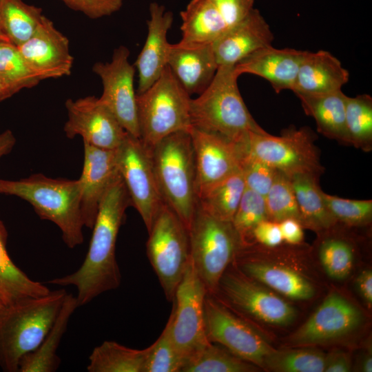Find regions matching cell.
<instances>
[{
    "instance_id": "1",
    "label": "cell",
    "mask_w": 372,
    "mask_h": 372,
    "mask_svg": "<svg viewBox=\"0 0 372 372\" xmlns=\"http://www.w3.org/2000/svg\"><path fill=\"white\" fill-rule=\"evenodd\" d=\"M130 205L128 192L119 174L100 202L83 263L73 273L48 281L61 287H75L79 307L119 287L121 273L116 258V243L125 211Z\"/></svg>"
},
{
    "instance_id": "2",
    "label": "cell",
    "mask_w": 372,
    "mask_h": 372,
    "mask_svg": "<svg viewBox=\"0 0 372 372\" xmlns=\"http://www.w3.org/2000/svg\"><path fill=\"white\" fill-rule=\"evenodd\" d=\"M234 67L218 66L207 88L197 98L191 99L189 115L192 127L239 143L247 138L249 132H267L248 110Z\"/></svg>"
},
{
    "instance_id": "3",
    "label": "cell",
    "mask_w": 372,
    "mask_h": 372,
    "mask_svg": "<svg viewBox=\"0 0 372 372\" xmlns=\"http://www.w3.org/2000/svg\"><path fill=\"white\" fill-rule=\"evenodd\" d=\"M0 194L28 202L41 219L59 228L69 248L83 243L84 224L79 180L52 178L42 174L15 180L0 179Z\"/></svg>"
},
{
    "instance_id": "4",
    "label": "cell",
    "mask_w": 372,
    "mask_h": 372,
    "mask_svg": "<svg viewBox=\"0 0 372 372\" xmlns=\"http://www.w3.org/2000/svg\"><path fill=\"white\" fill-rule=\"evenodd\" d=\"M67 293L61 288L6 306L0 314V368L3 371L18 372L21 359L39 345L51 328Z\"/></svg>"
},
{
    "instance_id": "5",
    "label": "cell",
    "mask_w": 372,
    "mask_h": 372,
    "mask_svg": "<svg viewBox=\"0 0 372 372\" xmlns=\"http://www.w3.org/2000/svg\"><path fill=\"white\" fill-rule=\"evenodd\" d=\"M149 152L163 201L189 229L198 201L194 153L189 132L172 134L154 145Z\"/></svg>"
},
{
    "instance_id": "6",
    "label": "cell",
    "mask_w": 372,
    "mask_h": 372,
    "mask_svg": "<svg viewBox=\"0 0 372 372\" xmlns=\"http://www.w3.org/2000/svg\"><path fill=\"white\" fill-rule=\"evenodd\" d=\"M190 96L168 65L147 90L136 94L139 139L145 147L150 149L172 134L190 132Z\"/></svg>"
},
{
    "instance_id": "7",
    "label": "cell",
    "mask_w": 372,
    "mask_h": 372,
    "mask_svg": "<svg viewBox=\"0 0 372 372\" xmlns=\"http://www.w3.org/2000/svg\"><path fill=\"white\" fill-rule=\"evenodd\" d=\"M188 231L192 262L207 293L213 294L242 247L240 236L231 222L218 219L198 205Z\"/></svg>"
},
{
    "instance_id": "8",
    "label": "cell",
    "mask_w": 372,
    "mask_h": 372,
    "mask_svg": "<svg viewBox=\"0 0 372 372\" xmlns=\"http://www.w3.org/2000/svg\"><path fill=\"white\" fill-rule=\"evenodd\" d=\"M148 234L147 256L167 300L173 301L190 260L188 229L178 215L164 204Z\"/></svg>"
},
{
    "instance_id": "9",
    "label": "cell",
    "mask_w": 372,
    "mask_h": 372,
    "mask_svg": "<svg viewBox=\"0 0 372 372\" xmlns=\"http://www.w3.org/2000/svg\"><path fill=\"white\" fill-rule=\"evenodd\" d=\"M315 138L309 127L297 129L291 126L278 136L269 133L249 132L247 146L257 158L289 178L296 174L320 178L324 168L315 145Z\"/></svg>"
},
{
    "instance_id": "10",
    "label": "cell",
    "mask_w": 372,
    "mask_h": 372,
    "mask_svg": "<svg viewBox=\"0 0 372 372\" xmlns=\"http://www.w3.org/2000/svg\"><path fill=\"white\" fill-rule=\"evenodd\" d=\"M228 308L275 325H287L296 316L282 298L265 289L238 268L227 269L211 294Z\"/></svg>"
},
{
    "instance_id": "11",
    "label": "cell",
    "mask_w": 372,
    "mask_h": 372,
    "mask_svg": "<svg viewBox=\"0 0 372 372\" xmlns=\"http://www.w3.org/2000/svg\"><path fill=\"white\" fill-rule=\"evenodd\" d=\"M207 291L191 260L178 284L169 318L171 333L177 350L185 362L209 342L204 316ZM184 363V364H185Z\"/></svg>"
},
{
    "instance_id": "12",
    "label": "cell",
    "mask_w": 372,
    "mask_h": 372,
    "mask_svg": "<svg viewBox=\"0 0 372 372\" xmlns=\"http://www.w3.org/2000/svg\"><path fill=\"white\" fill-rule=\"evenodd\" d=\"M116 157L132 205L139 213L148 232L165 204L156 183L149 149L138 138L127 133L116 149Z\"/></svg>"
},
{
    "instance_id": "13",
    "label": "cell",
    "mask_w": 372,
    "mask_h": 372,
    "mask_svg": "<svg viewBox=\"0 0 372 372\" xmlns=\"http://www.w3.org/2000/svg\"><path fill=\"white\" fill-rule=\"evenodd\" d=\"M204 316L209 342L220 344L237 357L263 368L265 358L274 349L248 322L209 293L205 298Z\"/></svg>"
},
{
    "instance_id": "14",
    "label": "cell",
    "mask_w": 372,
    "mask_h": 372,
    "mask_svg": "<svg viewBox=\"0 0 372 372\" xmlns=\"http://www.w3.org/2000/svg\"><path fill=\"white\" fill-rule=\"evenodd\" d=\"M130 50L116 48L110 62H97L92 71L102 82L103 92L99 98L115 116L124 130L139 138L136 92L134 79L135 68L129 62Z\"/></svg>"
},
{
    "instance_id": "15",
    "label": "cell",
    "mask_w": 372,
    "mask_h": 372,
    "mask_svg": "<svg viewBox=\"0 0 372 372\" xmlns=\"http://www.w3.org/2000/svg\"><path fill=\"white\" fill-rule=\"evenodd\" d=\"M65 105L68 118L63 130L68 138L80 136L83 143L110 150L122 143L127 132L99 98L68 99Z\"/></svg>"
},
{
    "instance_id": "16",
    "label": "cell",
    "mask_w": 372,
    "mask_h": 372,
    "mask_svg": "<svg viewBox=\"0 0 372 372\" xmlns=\"http://www.w3.org/2000/svg\"><path fill=\"white\" fill-rule=\"evenodd\" d=\"M362 318L360 311L344 297L330 293L287 344L306 347L339 339L356 329Z\"/></svg>"
},
{
    "instance_id": "17",
    "label": "cell",
    "mask_w": 372,
    "mask_h": 372,
    "mask_svg": "<svg viewBox=\"0 0 372 372\" xmlns=\"http://www.w3.org/2000/svg\"><path fill=\"white\" fill-rule=\"evenodd\" d=\"M17 48L41 81L71 74L70 41L45 15L32 35Z\"/></svg>"
},
{
    "instance_id": "18",
    "label": "cell",
    "mask_w": 372,
    "mask_h": 372,
    "mask_svg": "<svg viewBox=\"0 0 372 372\" xmlns=\"http://www.w3.org/2000/svg\"><path fill=\"white\" fill-rule=\"evenodd\" d=\"M194 153L197 198L205 191L240 171L236 143L194 127L189 132Z\"/></svg>"
},
{
    "instance_id": "19",
    "label": "cell",
    "mask_w": 372,
    "mask_h": 372,
    "mask_svg": "<svg viewBox=\"0 0 372 372\" xmlns=\"http://www.w3.org/2000/svg\"><path fill=\"white\" fill-rule=\"evenodd\" d=\"M84 159L79 178L81 210L84 227L92 229L100 202L119 176L116 149H105L83 143Z\"/></svg>"
},
{
    "instance_id": "20",
    "label": "cell",
    "mask_w": 372,
    "mask_h": 372,
    "mask_svg": "<svg viewBox=\"0 0 372 372\" xmlns=\"http://www.w3.org/2000/svg\"><path fill=\"white\" fill-rule=\"evenodd\" d=\"M149 10L147 38L134 63L138 74L136 94L144 92L160 77L167 65L171 45L167 34L172 25V12L156 2L150 3Z\"/></svg>"
},
{
    "instance_id": "21",
    "label": "cell",
    "mask_w": 372,
    "mask_h": 372,
    "mask_svg": "<svg viewBox=\"0 0 372 372\" xmlns=\"http://www.w3.org/2000/svg\"><path fill=\"white\" fill-rule=\"evenodd\" d=\"M167 65L189 96L201 94L218 68L213 43L181 41L170 45Z\"/></svg>"
},
{
    "instance_id": "22",
    "label": "cell",
    "mask_w": 372,
    "mask_h": 372,
    "mask_svg": "<svg viewBox=\"0 0 372 372\" xmlns=\"http://www.w3.org/2000/svg\"><path fill=\"white\" fill-rule=\"evenodd\" d=\"M273 40L269 25L260 11L254 8L213 43L217 63L234 66L256 50L271 45Z\"/></svg>"
},
{
    "instance_id": "23",
    "label": "cell",
    "mask_w": 372,
    "mask_h": 372,
    "mask_svg": "<svg viewBox=\"0 0 372 372\" xmlns=\"http://www.w3.org/2000/svg\"><path fill=\"white\" fill-rule=\"evenodd\" d=\"M306 52L269 45L249 54L236 64L234 69L238 76L248 73L266 79L276 93L285 90L293 91Z\"/></svg>"
},
{
    "instance_id": "24",
    "label": "cell",
    "mask_w": 372,
    "mask_h": 372,
    "mask_svg": "<svg viewBox=\"0 0 372 372\" xmlns=\"http://www.w3.org/2000/svg\"><path fill=\"white\" fill-rule=\"evenodd\" d=\"M349 73L341 62L326 50L306 52L293 92L295 94H324L342 90Z\"/></svg>"
},
{
    "instance_id": "25",
    "label": "cell",
    "mask_w": 372,
    "mask_h": 372,
    "mask_svg": "<svg viewBox=\"0 0 372 372\" xmlns=\"http://www.w3.org/2000/svg\"><path fill=\"white\" fill-rule=\"evenodd\" d=\"M234 261L243 274L289 298L306 300L315 293L313 285L306 278L287 267L267 264L238 254Z\"/></svg>"
},
{
    "instance_id": "26",
    "label": "cell",
    "mask_w": 372,
    "mask_h": 372,
    "mask_svg": "<svg viewBox=\"0 0 372 372\" xmlns=\"http://www.w3.org/2000/svg\"><path fill=\"white\" fill-rule=\"evenodd\" d=\"M296 94L305 114L315 119L318 132L342 144L351 145L345 118L347 96L342 90L324 94Z\"/></svg>"
},
{
    "instance_id": "27",
    "label": "cell",
    "mask_w": 372,
    "mask_h": 372,
    "mask_svg": "<svg viewBox=\"0 0 372 372\" xmlns=\"http://www.w3.org/2000/svg\"><path fill=\"white\" fill-rule=\"evenodd\" d=\"M79 307L76 296L67 293L51 328L39 345L21 359L18 372H54L59 369L61 359L57 350L70 319Z\"/></svg>"
},
{
    "instance_id": "28",
    "label": "cell",
    "mask_w": 372,
    "mask_h": 372,
    "mask_svg": "<svg viewBox=\"0 0 372 372\" xmlns=\"http://www.w3.org/2000/svg\"><path fill=\"white\" fill-rule=\"evenodd\" d=\"M7 230L0 220V299L6 306L48 294L50 290L31 279L11 260L6 249Z\"/></svg>"
},
{
    "instance_id": "29",
    "label": "cell",
    "mask_w": 372,
    "mask_h": 372,
    "mask_svg": "<svg viewBox=\"0 0 372 372\" xmlns=\"http://www.w3.org/2000/svg\"><path fill=\"white\" fill-rule=\"evenodd\" d=\"M290 179L303 227L320 234L337 223L324 203L323 191L319 185L320 178L309 174H296Z\"/></svg>"
},
{
    "instance_id": "30",
    "label": "cell",
    "mask_w": 372,
    "mask_h": 372,
    "mask_svg": "<svg viewBox=\"0 0 372 372\" xmlns=\"http://www.w3.org/2000/svg\"><path fill=\"white\" fill-rule=\"evenodd\" d=\"M180 16L183 42L214 43L228 29L210 0H191Z\"/></svg>"
},
{
    "instance_id": "31",
    "label": "cell",
    "mask_w": 372,
    "mask_h": 372,
    "mask_svg": "<svg viewBox=\"0 0 372 372\" xmlns=\"http://www.w3.org/2000/svg\"><path fill=\"white\" fill-rule=\"evenodd\" d=\"M149 347L135 349L115 341L106 340L90 353L89 372H145Z\"/></svg>"
},
{
    "instance_id": "32",
    "label": "cell",
    "mask_w": 372,
    "mask_h": 372,
    "mask_svg": "<svg viewBox=\"0 0 372 372\" xmlns=\"http://www.w3.org/2000/svg\"><path fill=\"white\" fill-rule=\"evenodd\" d=\"M43 14L23 0H0V36L19 46L34 32Z\"/></svg>"
},
{
    "instance_id": "33",
    "label": "cell",
    "mask_w": 372,
    "mask_h": 372,
    "mask_svg": "<svg viewBox=\"0 0 372 372\" xmlns=\"http://www.w3.org/2000/svg\"><path fill=\"white\" fill-rule=\"evenodd\" d=\"M245 187L241 172H236L200 194L197 205L218 219L231 222Z\"/></svg>"
},
{
    "instance_id": "34",
    "label": "cell",
    "mask_w": 372,
    "mask_h": 372,
    "mask_svg": "<svg viewBox=\"0 0 372 372\" xmlns=\"http://www.w3.org/2000/svg\"><path fill=\"white\" fill-rule=\"evenodd\" d=\"M318 254L326 273L331 278L342 280L352 269L355 247L345 235L337 232L335 224L320 233Z\"/></svg>"
},
{
    "instance_id": "35",
    "label": "cell",
    "mask_w": 372,
    "mask_h": 372,
    "mask_svg": "<svg viewBox=\"0 0 372 372\" xmlns=\"http://www.w3.org/2000/svg\"><path fill=\"white\" fill-rule=\"evenodd\" d=\"M258 366L245 361L225 347L209 342L192 355L183 365L181 372H253Z\"/></svg>"
},
{
    "instance_id": "36",
    "label": "cell",
    "mask_w": 372,
    "mask_h": 372,
    "mask_svg": "<svg viewBox=\"0 0 372 372\" xmlns=\"http://www.w3.org/2000/svg\"><path fill=\"white\" fill-rule=\"evenodd\" d=\"M346 126L351 145L365 152L372 149V98L369 94L347 96Z\"/></svg>"
},
{
    "instance_id": "37",
    "label": "cell",
    "mask_w": 372,
    "mask_h": 372,
    "mask_svg": "<svg viewBox=\"0 0 372 372\" xmlns=\"http://www.w3.org/2000/svg\"><path fill=\"white\" fill-rule=\"evenodd\" d=\"M325 363L326 355L316 349H273L265 358L263 368L279 372H322Z\"/></svg>"
},
{
    "instance_id": "38",
    "label": "cell",
    "mask_w": 372,
    "mask_h": 372,
    "mask_svg": "<svg viewBox=\"0 0 372 372\" xmlns=\"http://www.w3.org/2000/svg\"><path fill=\"white\" fill-rule=\"evenodd\" d=\"M0 79L19 92L36 86L41 81L17 46L3 40L0 41Z\"/></svg>"
},
{
    "instance_id": "39",
    "label": "cell",
    "mask_w": 372,
    "mask_h": 372,
    "mask_svg": "<svg viewBox=\"0 0 372 372\" xmlns=\"http://www.w3.org/2000/svg\"><path fill=\"white\" fill-rule=\"evenodd\" d=\"M267 218L280 223L287 218H294L300 223L299 209L291 180L277 170L273 182L265 196Z\"/></svg>"
},
{
    "instance_id": "40",
    "label": "cell",
    "mask_w": 372,
    "mask_h": 372,
    "mask_svg": "<svg viewBox=\"0 0 372 372\" xmlns=\"http://www.w3.org/2000/svg\"><path fill=\"white\" fill-rule=\"evenodd\" d=\"M247 139L236 143L238 153L239 169L246 187L264 198L268 193L276 176L277 169L257 158L248 149Z\"/></svg>"
},
{
    "instance_id": "41",
    "label": "cell",
    "mask_w": 372,
    "mask_h": 372,
    "mask_svg": "<svg viewBox=\"0 0 372 372\" xmlns=\"http://www.w3.org/2000/svg\"><path fill=\"white\" fill-rule=\"evenodd\" d=\"M268 219L265 198L245 187L242 198L232 219V225L238 234L242 247L249 244L254 227Z\"/></svg>"
},
{
    "instance_id": "42",
    "label": "cell",
    "mask_w": 372,
    "mask_h": 372,
    "mask_svg": "<svg viewBox=\"0 0 372 372\" xmlns=\"http://www.w3.org/2000/svg\"><path fill=\"white\" fill-rule=\"evenodd\" d=\"M184 363L174 342L168 320L160 336L149 347L145 372H181Z\"/></svg>"
},
{
    "instance_id": "43",
    "label": "cell",
    "mask_w": 372,
    "mask_h": 372,
    "mask_svg": "<svg viewBox=\"0 0 372 372\" xmlns=\"http://www.w3.org/2000/svg\"><path fill=\"white\" fill-rule=\"evenodd\" d=\"M327 209L339 224L347 227H363L372 220L371 200H352L322 193Z\"/></svg>"
},
{
    "instance_id": "44",
    "label": "cell",
    "mask_w": 372,
    "mask_h": 372,
    "mask_svg": "<svg viewBox=\"0 0 372 372\" xmlns=\"http://www.w3.org/2000/svg\"><path fill=\"white\" fill-rule=\"evenodd\" d=\"M69 8L96 19L109 16L122 6L123 0H61Z\"/></svg>"
},
{
    "instance_id": "45",
    "label": "cell",
    "mask_w": 372,
    "mask_h": 372,
    "mask_svg": "<svg viewBox=\"0 0 372 372\" xmlns=\"http://www.w3.org/2000/svg\"><path fill=\"white\" fill-rule=\"evenodd\" d=\"M228 29L245 19L254 8V0H210Z\"/></svg>"
},
{
    "instance_id": "46",
    "label": "cell",
    "mask_w": 372,
    "mask_h": 372,
    "mask_svg": "<svg viewBox=\"0 0 372 372\" xmlns=\"http://www.w3.org/2000/svg\"><path fill=\"white\" fill-rule=\"evenodd\" d=\"M254 242L267 248L280 246L284 242L279 223L269 219L260 222L253 229L248 245Z\"/></svg>"
},
{
    "instance_id": "47",
    "label": "cell",
    "mask_w": 372,
    "mask_h": 372,
    "mask_svg": "<svg viewBox=\"0 0 372 372\" xmlns=\"http://www.w3.org/2000/svg\"><path fill=\"white\" fill-rule=\"evenodd\" d=\"M279 223L283 242L293 246L302 243L304 239L303 227L294 218H287Z\"/></svg>"
},
{
    "instance_id": "48",
    "label": "cell",
    "mask_w": 372,
    "mask_h": 372,
    "mask_svg": "<svg viewBox=\"0 0 372 372\" xmlns=\"http://www.w3.org/2000/svg\"><path fill=\"white\" fill-rule=\"evenodd\" d=\"M351 369V362L347 355L343 352H334L326 355L324 371L348 372Z\"/></svg>"
},
{
    "instance_id": "49",
    "label": "cell",
    "mask_w": 372,
    "mask_h": 372,
    "mask_svg": "<svg viewBox=\"0 0 372 372\" xmlns=\"http://www.w3.org/2000/svg\"><path fill=\"white\" fill-rule=\"evenodd\" d=\"M356 285L362 298L368 304H372V272L371 270L363 271L356 280Z\"/></svg>"
},
{
    "instance_id": "50",
    "label": "cell",
    "mask_w": 372,
    "mask_h": 372,
    "mask_svg": "<svg viewBox=\"0 0 372 372\" xmlns=\"http://www.w3.org/2000/svg\"><path fill=\"white\" fill-rule=\"evenodd\" d=\"M16 143V138L10 130L0 134V158L8 154Z\"/></svg>"
},
{
    "instance_id": "51",
    "label": "cell",
    "mask_w": 372,
    "mask_h": 372,
    "mask_svg": "<svg viewBox=\"0 0 372 372\" xmlns=\"http://www.w3.org/2000/svg\"><path fill=\"white\" fill-rule=\"evenodd\" d=\"M18 92L0 79V101L12 96Z\"/></svg>"
},
{
    "instance_id": "52",
    "label": "cell",
    "mask_w": 372,
    "mask_h": 372,
    "mask_svg": "<svg viewBox=\"0 0 372 372\" xmlns=\"http://www.w3.org/2000/svg\"><path fill=\"white\" fill-rule=\"evenodd\" d=\"M362 371L364 372L372 371V359L371 357L368 356L364 359L362 364Z\"/></svg>"
},
{
    "instance_id": "53",
    "label": "cell",
    "mask_w": 372,
    "mask_h": 372,
    "mask_svg": "<svg viewBox=\"0 0 372 372\" xmlns=\"http://www.w3.org/2000/svg\"><path fill=\"white\" fill-rule=\"evenodd\" d=\"M6 307L5 304L2 302V300L0 299V314Z\"/></svg>"
},
{
    "instance_id": "54",
    "label": "cell",
    "mask_w": 372,
    "mask_h": 372,
    "mask_svg": "<svg viewBox=\"0 0 372 372\" xmlns=\"http://www.w3.org/2000/svg\"><path fill=\"white\" fill-rule=\"evenodd\" d=\"M1 40L6 41L0 36V41H1Z\"/></svg>"
}]
</instances>
